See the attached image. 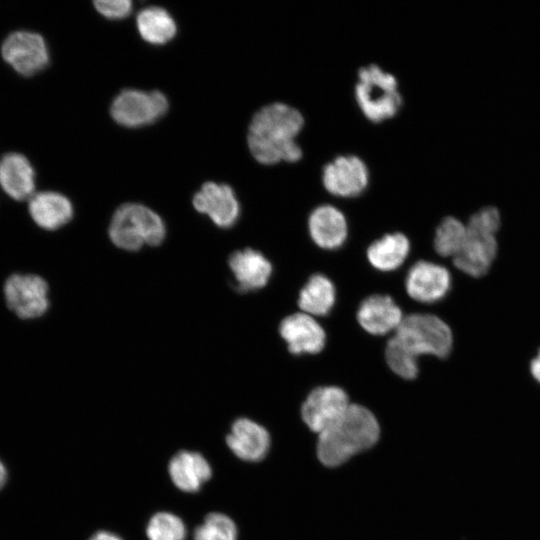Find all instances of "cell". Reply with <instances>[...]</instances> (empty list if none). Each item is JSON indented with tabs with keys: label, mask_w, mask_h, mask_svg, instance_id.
<instances>
[{
	"label": "cell",
	"mask_w": 540,
	"mask_h": 540,
	"mask_svg": "<svg viewBox=\"0 0 540 540\" xmlns=\"http://www.w3.org/2000/svg\"><path fill=\"white\" fill-rule=\"evenodd\" d=\"M303 127L304 117L298 109L281 102L267 104L250 121L248 148L263 165L297 162L303 152L296 138Z\"/></svg>",
	"instance_id": "obj_1"
},
{
	"label": "cell",
	"mask_w": 540,
	"mask_h": 540,
	"mask_svg": "<svg viewBox=\"0 0 540 540\" xmlns=\"http://www.w3.org/2000/svg\"><path fill=\"white\" fill-rule=\"evenodd\" d=\"M379 435L380 426L374 414L362 405L350 404L339 420L318 434V459L327 467L339 466L371 448Z\"/></svg>",
	"instance_id": "obj_2"
},
{
	"label": "cell",
	"mask_w": 540,
	"mask_h": 540,
	"mask_svg": "<svg viewBox=\"0 0 540 540\" xmlns=\"http://www.w3.org/2000/svg\"><path fill=\"white\" fill-rule=\"evenodd\" d=\"M500 227V213L496 207H485L473 214L466 226V238L454 265L462 272L480 277L486 274L496 255L495 233Z\"/></svg>",
	"instance_id": "obj_3"
},
{
	"label": "cell",
	"mask_w": 540,
	"mask_h": 540,
	"mask_svg": "<svg viewBox=\"0 0 540 540\" xmlns=\"http://www.w3.org/2000/svg\"><path fill=\"white\" fill-rule=\"evenodd\" d=\"M355 99L362 114L375 123L393 118L403 103L396 77L376 64L359 69Z\"/></svg>",
	"instance_id": "obj_4"
},
{
	"label": "cell",
	"mask_w": 540,
	"mask_h": 540,
	"mask_svg": "<svg viewBox=\"0 0 540 540\" xmlns=\"http://www.w3.org/2000/svg\"><path fill=\"white\" fill-rule=\"evenodd\" d=\"M390 339L416 360L422 355L446 358L453 344L450 327L439 317L422 313L404 316Z\"/></svg>",
	"instance_id": "obj_5"
},
{
	"label": "cell",
	"mask_w": 540,
	"mask_h": 540,
	"mask_svg": "<svg viewBox=\"0 0 540 540\" xmlns=\"http://www.w3.org/2000/svg\"><path fill=\"white\" fill-rule=\"evenodd\" d=\"M109 237L118 248L136 251L144 245L157 246L165 238V224L150 208L126 203L117 208L109 225Z\"/></svg>",
	"instance_id": "obj_6"
},
{
	"label": "cell",
	"mask_w": 540,
	"mask_h": 540,
	"mask_svg": "<svg viewBox=\"0 0 540 540\" xmlns=\"http://www.w3.org/2000/svg\"><path fill=\"white\" fill-rule=\"evenodd\" d=\"M168 100L160 91L122 90L112 101L110 113L118 124L128 128L149 125L168 110Z\"/></svg>",
	"instance_id": "obj_7"
},
{
	"label": "cell",
	"mask_w": 540,
	"mask_h": 540,
	"mask_svg": "<svg viewBox=\"0 0 540 540\" xmlns=\"http://www.w3.org/2000/svg\"><path fill=\"white\" fill-rule=\"evenodd\" d=\"M322 184L335 197L354 198L361 195L369 184V170L356 155H339L322 170Z\"/></svg>",
	"instance_id": "obj_8"
},
{
	"label": "cell",
	"mask_w": 540,
	"mask_h": 540,
	"mask_svg": "<svg viewBox=\"0 0 540 540\" xmlns=\"http://www.w3.org/2000/svg\"><path fill=\"white\" fill-rule=\"evenodd\" d=\"M4 294L10 310L23 319L39 317L49 306L48 285L37 275H11L5 282Z\"/></svg>",
	"instance_id": "obj_9"
},
{
	"label": "cell",
	"mask_w": 540,
	"mask_h": 540,
	"mask_svg": "<svg viewBox=\"0 0 540 540\" xmlns=\"http://www.w3.org/2000/svg\"><path fill=\"white\" fill-rule=\"evenodd\" d=\"M2 56L18 73L32 76L49 64V51L44 38L30 31H15L3 42Z\"/></svg>",
	"instance_id": "obj_10"
},
{
	"label": "cell",
	"mask_w": 540,
	"mask_h": 540,
	"mask_svg": "<svg viewBox=\"0 0 540 540\" xmlns=\"http://www.w3.org/2000/svg\"><path fill=\"white\" fill-rule=\"evenodd\" d=\"M347 393L338 386H320L305 399L301 415L307 427L320 434L333 425L350 406Z\"/></svg>",
	"instance_id": "obj_11"
},
{
	"label": "cell",
	"mask_w": 540,
	"mask_h": 540,
	"mask_svg": "<svg viewBox=\"0 0 540 540\" xmlns=\"http://www.w3.org/2000/svg\"><path fill=\"white\" fill-rule=\"evenodd\" d=\"M451 280V274L445 267L421 260L408 270L405 288L413 300L431 304L442 300L448 294Z\"/></svg>",
	"instance_id": "obj_12"
},
{
	"label": "cell",
	"mask_w": 540,
	"mask_h": 540,
	"mask_svg": "<svg viewBox=\"0 0 540 540\" xmlns=\"http://www.w3.org/2000/svg\"><path fill=\"white\" fill-rule=\"evenodd\" d=\"M194 208L209 216L220 228L233 226L240 215V204L234 190L227 184L204 183L193 197Z\"/></svg>",
	"instance_id": "obj_13"
},
{
	"label": "cell",
	"mask_w": 540,
	"mask_h": 540,
	"mask_svg": "<svg viewBox=\"0 0 540 540\" xmlns=\"http://www.w3.org/2000/svg\"><path fill=\"white\" fill-rule=\"evenodd\" d=\"M279 333L294 355L319 353L326 342L323 327L313 316L303 312L285 317L280 323Z\"/></svg>",
	"instance_id": "obj_14"
},
{
	"label": "cell",
	"mask_w": 540,
	"mask_h": 540,
	"mask_svg": "<svg viewBox=\"0 0 540 540\" xmlns=\"http://www.w3.org/2000/svg\"><path fill=\"white\" fill-rule=\"evenodd\" d=\"M308 231L313 242L320 248H340L348 236V223L340 209L323 204L314 208L308 217Z\"/></svg>",
	"instance_id": "obj_15"
},
{
	"label": "cell",
	"mask_w": 540,
	"mask_h": 540,
	"mask_svg": "<svg viewBox=\"0 0 540 540\" xmlns=\"http://www.w3.org/2000/svg\"><path fill=\"white\" fill-rule=\"evenodd\" d=\"M404 316L400 307L388 295H372L364 299L357 310L360 326L372 335L395 332Z\"/></svg>",
	"instance_id": "obj_16"
},
{
	"label": "cell",
	"mask_w": 540,
	"mask_h": 540,
	"mask_svg": "<svg viewBox=\"0 0 540 540\" xmlns=\"http://www.w3.org/2000/svg\"><path fill=\"white\" fill-rule=\"evenodd\" d=\"M229 267L240 292L264 287L272 274L270 261L259 251L251 248L235 251L229 258Z\"/></svg>",
	"instance_id": "obj_17"
},
{
	"label": "cell",
	"mask_w": 540,
	"mask_h": 540,
	"mask_svg": "<svg viewBox=\"0 0 540 540\" xmlns=\"http://www.w3.org/2000/svg\"><path fill=\"white\" fill-rule=\"evenodd\" d=\"M231 451L245 461H259L269 450L270 436L260 424L248 419H237L226 438Z\"/></svg>",
	"instance_id": "obj_18"
},
{
	"label": "cell",
	"mask_w": 540,
	"mask_h": 540,
	"mask_svg": "<svg viewBox=\"0 0 540 540\" xmlns=\"http://www.w3.org/2000/svg\"><path fill=\"white\" fill-rule=\"evenodd\" d=\"M0 186L17 201L30 199L34 195L35 172L24 155L9 152L1 157Z\"/></svg>",
	"instance_id": "obj_19"
},
{
	"label": "cell",
	"mask_w": 540,
	"mask_h": 540,
	"mask_svg": "<svg viewBox=\"0 0 540 540\" xmlns=\"http://www.w3.org/2000/svg\"><path fill=\"white\" fill-rule=\"evenodd\" d=\"M29 213L35 223L46 230H55L73 217L70 200L53 191L35 193L29 200Z\"/></svg>",
	"instance_id": "obj_20"
},
{
	"label": "cell",
	"mask_w": 540,
	"mask_h": 540,
	"mask_svg": "<svg viewBox=\"0 0 540 540\" xmlns=\"http://www.w3.org/2000/svg\"><path fill=\"white\" fill-rule=\"evenodd\" d=\"M168 471L173 483L181 490L195 492L210 479L212 470L199 453L181 451L171 459Z\"/></svg>",
	"instance_id": "obj_21"
},
{
	"label": "cell",
	"mask_w": 540,
	"mask_h": 540,
	"mask_svg": "<svg viewBox=\"0 0 540 540\" xmlns=\"http://www.w3.org/2000/svg\"><path fill=\"white\" fill-rule=\"evenodd\" d=\"M410 251L408 238L400 232L386 234L367 249V259L377 270L389 272L399 268Z\"/></svg>",
	"instance_id": "obj_22"
},
{
	"label": "cell",
	"mask_w": 540,
	"mask_h": 540,
	"mask_svg": "<svg viewBox=\"0 0 540 540\" xmlns=\"http://www.w3.org/2000/svg\"><path fill=\"white\" fill-rule=\"evenodd\" d=\"M335 298L332 281L323 274H314L300 290L298 306L313 317L325 316L332 310Z\"/></svg>",
	"instance_id": "obj_23"
},
{
	"label": "cell",
	"mask_w": 540,
	"mask_h": 540,
	"mask_svg": "<svg viewBox=\"0 0 540 540\" xmlns=\"http://www.w3.org/2000/svg\"><path fill=\"white\" fill-rule=\"evenodd\" d=\"M141 37L148 43L162 45L176 34V23L172 16L161 7L150 6L141 10L136 19Z\"/></svg>",
	"instance_id": "obj_24"
},
{
	"label": "cell",
	"mask_w": 540,
	"mask_h": 540,
	"mask_svg": "<svg viewBox=\"0 0 540 540\" xmlns=\"http://www.w3.org/2000/svg\"><path fill=\"white\" fill-rule=\"evenodd\" d=\"M466 226L453 216L445 217L438 225L434 237V249L443 257H455L463 247Z\"/></svg>",
	"instance_id": "obj_25"
},
{
	"label": "cell",
	"mask_w": 540,
	"mask_h": 540,
	"mask_svg": "<svg viewBox=\"0 0 540 540\" xmlns=\"http://www.w3.org/2000/svg\"><path fill=\"white\" fill-rule=\"evenodd\" d=\"M193 538L194 540H236L237 528L228 516L210 513L203 524L195 529Z\"/></svg>",
	"instance_id": "obj_26"
},
{
	"label": "cell",
	"mask_w": 540,
	"mask_h": 540,
	"mask_svg": "<svg viewBox=\"0 0 540 540\" xmlns=\"http://www.w3.org/2000/svg\"><path fill=\"white\" fill-rule=\"evenodd\" d=\"M149 540H184L186 529L182 520L168 512L155 514L147 526Z\"/></svg>",
	"instance_id": "obj_27"
},
{
	"label": "cell",
	"mask_w": 540,
	"mask_h": 540,
	"mask_svg": "<svg viewBox=\"0 0 540 540\" xmlns=\"http://www.w3.org/2000/svg\"><path fill=\"white\" fill-rule=\"evenodd\" d=\"M385 359L389 368L403 379H414L419 373L418 360L403 351L391 339L386 344Z\"/></svg>",
	"instance_id": "obj_28"
},
{
	"label": "cell",
	"mask_w": 540,
	"mask_h": 540,
	"mask_svg": "<svg viewBox=\"0 0 540 540\" xmlns=\"http://www.w3.org/2000/svg\"><path fill=\"white\" fill-rule=\"evenodd\" d=\"M94 6L101 15L113 20L123 19L132 11V2L129 0H97Z\"/></svg>",
	"instance_id": "obj_29"
},
{
	"label": "cell",
	"mask_w": 540,
	"mask_h": 540,
	"mask_svg": "<svg viewBox=\"0 0 540 540\" xmlns=\"http://www.w3.org/2000/svg\"><path fill=\"white\" fill-rule=\"evenodd\" d=\"M530 372L533 378L540 384V350L537 356L531 360Z\"/></svg>",
	"instance_id": "obj_30"
},
{
	"label": "cell",
	"mask_w": 540,
	"mask_h": 540,
	"mask_svg": "<svg viewBox=\"0 0 540 540\" xmlns=\"http://www.w3.org/2000/svg\"><path fill=\"white\" fill-rule=\"evenodd\" d=\"M90 540H122L115 534L106 531H100L93 535Z\"/></svg>",
	"instance_id": "obj_31"
},
{
	"label": "cell",
	"mask_w": 540,
	"mask_h": 540,
	"mask_svg": "<svg viewBox=\"0 0 540 540\" xmlns=\"http://www.w3.org/2000/svg\"><path fill=\"white\" fill-rule=\"evenodd\" d=\"M8 477V472L4 463L0 460V490L4 487Z\"/></svg>",
	"instance_id": "obj_32"
}]
</instances>
